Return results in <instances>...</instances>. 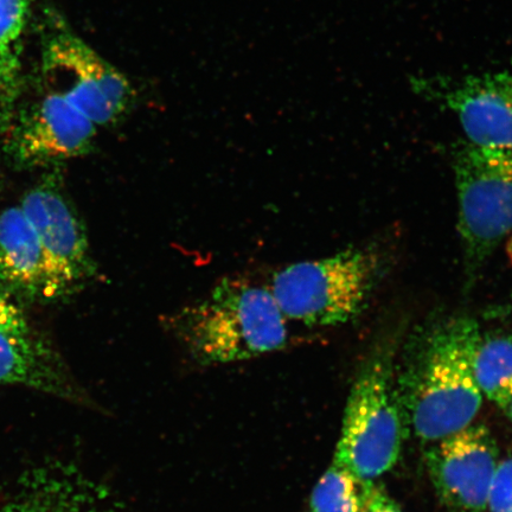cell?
<instances>
[{
  "label": "cell",
  "instance_id": "obj_11",
  "mask_svg": "<svg viewBox=\"0 0 512 512\" xmlns=\"http://www.w3.org/2000/svg\"><path fill=\"white\" fill-rule=\"evenodd\" d=\"M0 512H127L110 492L72 466L44 465L25 475Z\"/></svg>",
  "mask_w": 512,
  "mask_h": 512
},
{
  "label": "cell",
  "instance_id": "obj_18",
  "mask_svg": "<svg viewBox=\"0 0 512 512\" xmlns=\"http://www.w3.org/2000/svg\"><path fill=\"white\" fill-rule=\"evenodd\" d=\"M361 512H403L376 480H362Z\"/></svg>",
  "mask_w": 512,
  "mask_h": 512
},
{
  "label": "cell",
  "instance_id": "obj_20",
  "mask_svg": "<svg viewBox=\"0 0 512 512\" xmlns=\"http://www.w3.org/2000/svg\"><path fill=\"white\" fill-rule=\"evenodd\" d=\"M16 68L17 62L6 60L0 56V91L10 87Z\"/></svg>",
  "mask_w": 512,
  "mask_h": 512
},
{
  "label": "cell",
  "instance_id": "obj_17",
  "mask_svg": "<svg viewBox=\"0 0 512 512\" xmlns=\"http://www.w3.org/2000/svg\"><path fill=\"white\" fill-rule=\"evenodd\" d=\"M485 512H512V456L499 462Z\"/></svg>",
  "mask_w": 512,
  "mask_h": 512
},
{
  "label": "cell",
  "instance_id": "obj_15",
  "mask_svg": "<svg viewBox=\"0 0 512 512\" xmlns=\"http://www.w3.org/2000/svg\"><path fill=\"white\" fill-rule=\"evenodd\" d=\"M362 480L332 460L320 477L307 512H361Z\"/></svg>",
  "mask_w": 512,
  "mask_h": 512
},
{
  "label": "cell",
  "instance_id": "obj_1",
  "mask_svg": "<svg viewBox=\"0 0 512 512\" xmlns=\"http://www.w3.org/2000/svg\"><path fill=\"white\" fill-rule=\"evenodd\" d=\"M480 337L475 319L434 320L406 344L394 387L406 430L433 444L475 422L483 395L473 373Z\"/></svg>",
  "mask_w": 512,
  "mask_h": 512
},
{
  "label": "cell",
  "instance_id": "obj_6",
  "mask_svg": "<svg viewBox=\"0 0 512 512\" xmlns=\"http://www.w3.org/2000/svg\"><path fill=\"white\" fill-rule=\"evenodd\" d=\"M44 86L92 121H117L131 100L130 83L117 69L68 31L51 35L43 51Z\"/></svg>",
  "mask_w": 512,
  "mask_h": 512
},
{
  "label": "cell",
  "instance_id": "obj_22",
  "mask_svg": "<svg viewBox=\"0 0 512 512\" xmlns=\"http://www.w3.org/2000/svg\"><path fill=\"white\" fill-rule=\"evenodd\" d=\"M501 409L505 414H507L508 418L512 421V398L507 403H505V405Z\"/></svg>",
  "mask_w": 512,
  "mask_h": 512
},
{
  "label": "cell",
  "instance_id": "obj_10",
  "mask_svg": "<svg viewBox=\"0 0 512 512\" xmlns=\"http://www.w3.org/2000/svg\"><path fill=\"white\" fill-rule=\"evenodd\" d=\"M499 462L489 428L475 422L435 441L426 452L435 492L453 512H485Z\"/></svg>",
  "mask_w": 512,
  "mask_h": 512
},
{
  "label": "cell",
  "instance_id": "obj_14",
  "mask_svg": "<svg viewBox=\"0 0 512 512\" xmlns=\"http://www.w3.org/2000/svg\"><path fill=\"white\" fill-rule=\"evenodd\" d=\"M473 373L483 398L499 408L512 398V332L480 334Z\"/></svg>",
  "mask_w": 512,
  "mask_h": 512
},
{
  "label": "cell",
  "instance_id": "obj_3",
  "mask_svg": "<svg viewBox=\"0 0 512 512\" xmlns=\"http://www.w3.org/2000/svg\"><path fill=\"white\" fill-rule=\"evenodd\" d=\"M393 341L377 345L364 362L345 406L334 462L360 480L393 469L407 430L394 387Z\"/></svg>",
  "mask_w": 512,
  "mask_h": 512
},
{
  "label": "cell",
  "instance_id": "obj_2",
  "mask_svg": "<svg viewBox=\"0 0 512 512\" xmlns=\"http://www.w3.org/2000/svg\"><path fill=\"white\" fill-rule=\"evenodd\" d=\"M286 320L270 287L224 279L208 298L178 312L171 325L198 363L213 366L283 349Z\"/></svg>",
  "mask_w": 512,
  "mask_h": 512
},
{
  "label": "cell",
  "instance_id": "obj_16",
  "mask_svg": "<svg viewBox=\"0 0 512 512\" xmlns=\"http://www.w3.org/2000/svg\"><path fill=\"white\" fill-rule=\"evenodd\" d=\"M31 0H0V56L17 62L16 48L29 16Z\"/></svg>",
  "mask_w": 512,
  "mask_h": 512
},
{
  "label": "cell",
  "instance_id": "obj_21",
  "mask_svg": "<svg viewBox=\"0 0 512 512\" xmlns=\"http://www.w3.org/2000/svg\"><path fill=\"white\" fill-rule=\"evenodd\" d=\"M510 313H512V294H511L510 302L507 305L495 307V309H492L488 313V315L490 317L494 318V317L507 316V315H510Z\"/></svg>",
  "mask_w": 512,
  "mask_h": 512
},
{
  "label": "cell",
  "instance_id": "obj_4",
  "mask_svg": "<svg viewBox=\"0 0 512 512\" xmlns=\"http://www.w3.org/2000/svg\"><path fill=\"white\" fill-rule=\"evenodd\" d=\"M467 286L512 232V150L460 143L453 151Z\"/></svg>",
  "mask_w": 512,
  "mask_h": 512
},
{
  "label": "cell",
  "instance_id": "obj_12",
  "mask_svg": "<svg viewBox=\"0 0 512 512\" xmlns=\"http://www.w3.org/2000/svg\"><path fill=\"white\" fill-rule=\"evenodd\" d=\"M0 384H16L67 400L82 399L59 352L31 331L0 330Z\"/></svg>",
  "mask_w": 512,
  "mask_h": 512
},
{
  "label": "cell",
  "instance_id": "obj_5",
  "mask_svg": "<svg viewBox=\"0 0 512 512\" xmlns=\"http://www.w3.org/2000/svg\"><path fill=\"white\" fill-rule=\"evenodd\" d=\"M379 256L350 248L331 258L299 262L274 275L271 291L287 319L331 326L355 319L379 275Z\"/></svg>",
  "mask_w": 512,
  "mask_h": 512
},
{
  "label": "cell",
  "instance_id": "obj_9",
  "mask_svg": "<svg viewBox=\"0 0 512 512\" xmlns=\"http://www.w3.org/2000/svg\"><path fill=\"white\" fill-rule=\"evenodd\" d=\"M414 86L456 115L467 142L512 150V61L492 72L416 80Z\"/></svg>",
  "mask_w": 512,
  "mask_h": 512
},
{
  "label": "cell",
  "instance_id": "obj_7",
  "mask_svg": "<svg viewBox=\"0 0 512 512\" xmlns=\"http://www.w3.org/2000/svg\"><path fill=\"white\" fill-rule=\"evenodd\" d=\"M19 207L34 227L46 264V298L67 296L96 273L86 228L57 179L30 189Z\"/></svg>",
  "mask_w": 512,
  "mask_h": 512
},
{
  "label": "cell",
  "instance_id": "obj_8",
  "mask_svg": "<svg viewBox=\"0 0 512 512\" xmlns=\"http://www.w3.org/2000/svg\"><path fill=\"white\" fill-rule=\"evenodd\" d=\"M96 127L66 99L46 89L12 115L4 130V146L18 165L37 168L85 155Z\"/></svg>",
  "mask_w": 512,
  "mask_h": 512
},
{
  "label": "cell",
  "instance_id": "obj_19",
  "mask_svg": "<svg viewBox=\"0 0 512 512\" xmlns=\"http://www.w3.org/2000/svg\"><path fill=\"white\" fill-rule=\"evenodd\" d=\"M0 330L29 332L30 325L19 307L12 302L9 294L0 290Z\"/></svg>",
  "mask_w": 512,
  "mask_h": 512
},
{
  "label": "cell",
  "instance_id": "obj_13",
  "mask_svg": "<svg viewBox=\"0 0 512 512\" xmlns=\"http://www.w3.org/2000/svg\"><path fill=\"white\" fill-rule=\"evenodd\" d=\"M47 272L40 240L21 207L0 214V290L11 298H46Z\"/></svg>",
  "mask_w": 512,
  "mask_h": 512
}]
</instances>
